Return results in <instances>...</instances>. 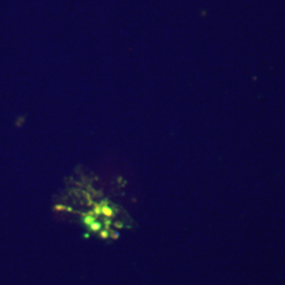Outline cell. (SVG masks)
<instances>
[{
	"mask_svg": "<svg viewBox=\"0 0 285 285\" xmlns=\"http://www.w3.org/2000/svg\"><path fill=\"white\" fill-rule=\"evenodd\" d=\"M65 210H67V211H69V212H71V211L73 210V209H72L71 207H65Z\"/></svg>",
	"mask_w": 285,
	"mask_h": 285,
	"instance_id": "10",
	"label": "cell"
},
{
	"mask_svg": "<svg viewBox=\"0 0 285 285\" xmlns=\"http://www.w3.org/2000/svg\"><path fill=\"white\" fill-rule=\"evenodd\" d=\"M103 225H105V229H107V230L110 229V226L112 225V221L110 220V217L105 219V221H103Z\"/></svg>",
	"mask_w": 285,
	"mask_h": 285,
	"instance_id": "7",
	"label": "cell"
},
{
	"mask_svg": "<svg viewBox=\"0 0 285 285\" xmlns=\"http://www.w3.org/2000/svg\"><path fill=\"white\" fill-rule=\"evenodd\" d=\"M84 238H86V239L90 238V233H88V232H87V233H84Z\"/></svg>",
	"mask_w": 285,
	"mask_h": 285,
	"instance_id": "11",
	"label": "cell"
},
{
	"mask_svg": "<svg viewBox=\"0 0 285 285\" xmlns=\"http://www.w3.org/2000/svg\"><path fill=\"white\" fill-rule=\"evenodd\" d=\"M54 209L56 211H62V210H65V206H63V205H56V206L54 207Z\"/></svg>",
	"mask_w": 285,
	"mask_h": 285,
	"instance_id": "9",
	"label": "cell"
},
{
	"mask_svg": "<svg viewBox=\"0 0 285 285\" xmlns=\"http://www.w3.org/2000/svg\"><path fill=\"white\" fill-rule=\"evenodd\" d=\"M89 229H90V231L92 232H98L101 230V228H103V223H100V222H93L91 225L88 226Z\"/></svg>",
	"mask_w": 285,
	"mask_h": 285,
	"instance_id": "1",
	"label": "cell"
},
{
	"mask_svg": "<svg viewBox=\"0 0 285 285\" xmlns=\"http://www.w3.org/2000/svg\"><path fill=\"white\" fill-rule=\"evenodd\" d=\"M93 211H94V213H95V215H96V217L100 215L101 214V206H100V205L94 204V209H93Z\"/></svg>",
	"mask_w": 285,
	"mask_h": 285,
	"instance_id": "6",
	"label": "cell"
},
{
	"mask_svg": "<svg viewBox=\"0 0 285 285\" xmlns=\"http://www.w3.org/2000/svg\"><path fill=\"white\" fill-rule=\"evenodd\" d=\"M99 232V238L100 239H103V240H107L108 238H109V230H107V229H101L100 231H98Z\"/></svg>",
	"mask_w": 285,
	"mask_h": 285,
	"instance_id": "4",
	"label": "cell"
},
{
	"mask_svg": "<svg viewBox=\"0 0 285 285\" xmlns=\"http://www.w3.org/2000/svg\"><path fill=\"white\" fill-rule=\"evenodd\" d=\"M109 236H111L113 240H117V239L119 238V233H118L117 231H114V230L111 229V228L109 229Z\"/></svg>",
	"mask_w": 285,
	"mask_h": 285,
	"instance_id": "5",
	"label": "cell"
},
{
	"mask_svg": "<svg viewBox=\"0 0 285 285\" xmlns=\"http://www.w3.org/2000/svg\"><path fill=\"white\" fill-rule=\"evenodd\" d=\"M101 214H103L107 217H112L114 215V212L110 207L108 206H103L101 207Z\"/></svg>",
	"mask_w": 285,
	"mask_h": 285,
	"instance_id": "2",
	"label": "cell"
},
{
	"mask_svg": "<svg viewBox=\"0 0 285 285\" xmlns=\"http://www.w3.org/2000/svg\"><path fill=\"white\" fill-rule=\"evenodd\" d=\"M96 217H92V215H86V217H82V223H84V226H87V227H88V226L91 225V224H92L93 222L96 221Z\"/></svg>",
	"mask_w": 285,
	"mask_h": 285,
	"instance_id": "3",
	"label": "cell"
},
{
	"mask_svg": "<svg viewBox=\"0 0 285 285\" xmlns=\"http://www.w3.org/2000/svg\"><path fill=\"white\" fill-rule=\"evenodd\" d=\"M113 225H114V227L118 228V229H120V228L124 227V223H122V221H116V222H114Z\"/></svg>",
	"mask_w": 285,
	"mask_h": 285,
	"instance_id": "8",
	"label": "cell"
}]
</instances>
